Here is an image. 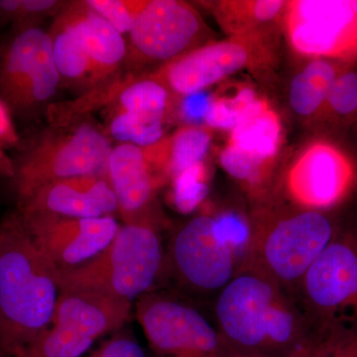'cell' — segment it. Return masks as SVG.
I'll list each match as a JSON object with an SVG mask.
<instances>
[{"label": "cell", "instance_id": "obj_1", "mask_svg": "<svg viewBox=\"0 0 357 357\" xmlns=\"http://www.w3.org/2000/svg\"><path fill=\"white\" fill-rule=\"evenodd\" d=\"M213 317L232 351L291 357L314 332L292 295L245 267L213 301Z\"/></svg>", "mask_w": 357, "mask_h": 357}, {"label": "cell", "instance_id": "obj_2", "mask_svg": "<svg viewBox=\"0 0 357 357\" xmlns=\"http://www.w3.org/2000/svg\"><path fill=\"white\" fill-rule=\"evenodd\" d=\"M58 269L39 250L20 218L0 225V354L14 357L50 325Z\"/></svg>", "mask_w": 357, "mask_h": 357}, {"label": "cell", "instance_id": "obj_3", "mask_svg": "<svg viewBox=\"0 0 357 357\" xmlns=\"http://www.w3.org/2000/svg\"><path fill=\"white\" fill-rule=\"evenodd\" d=\"M338 210L264 208L249 218L243 267L259 272L294 297L312 263L337 234Z\"/></svg>", "mask_w": 357, "mask_h": 357}, {"label": "cell", "instance_id": "obj_4", "mask_svg": "<svg viewBox=\"0 0 357 357\" xmlns=\"http://www.w3.org/2000/svg\"><path fill=\"white\" fill-rule=\"evenodd\" d=\"M248 234V220L236 213L196 215L171 236L167 269L189 292L213 302L243 266Z\"/></svg>", "mask_w": 357, "mask_h": 357}, {"label": "cell", "instance_id": "obj_5", "mask_svg": "<svg viewBox=\"0 0 357 357\" xmlns=\"http://www.w3.org/2000/svg\"><path fill=\"white\" fill-rule=\"evenodd\" d=\"M166 270L159 225H124L95 258L72 269L58 270L59 287L132 303L152 292Z\"/></svg>", "mask_w": 357, "mask_h": 357}, {"label": "cell", "instance_id": "obj_6", "mask_svg": "<svg viewBox=\"0 0 357 357\" xmlns=\"http://www.w3.org/2000/svg\"><path fill=\"white\" fill-rule=\"evenodd\" d=\"M314 331L357 333V218H342L333 241L294 295Z\"/></svg>", "mask_w": 357, "mask_h": 357}, {"label": "cell", "instance_id": "obj_7", "mask_svg": "<svg viewBox=\"0 0 357 357\" xmlns=\"http://www.w3.org/2000/svg\"><path fill=\"white\" fill-rule=\"evenodd\" d=\"M112 149L109 137L89 123L45 135L21 155L14 169L20 201L49 183L103 175Z\"/></svg>", "mask_w": 357, "mask_h": 357}, {"label": "cell", "instance_id": "obj_8", "mask_svg": "<svg viewBox=\"0 0 357 357\" xmlns=\"http://www.w3.org/2000/svg\"><path fill=\"white\" fill-rule=\"evenodd\" d=\"M131 305L100 294L60 291L50 325L14 357H81L98 338L124 325Z\"/></svg>", "mask_w": 357, "mask_h": 357}, {"label": "cell", "instance_id": "obj_9", "mask_svg": "<svg viewBox=\"0 0 357 357\" xmlns=\"http://www.w3.org/2000/svg\"><path fill=\"white\" fill-rule=\"evenodd\" d=\"M136 318L160 357L231 356L213 317L184 300L152 291L138 299Z\"/></svg>", "mask_w": 357, "mask_h": 357}, {"label": "cell", "instance_id": "obj_10", "mask_svg": "<svg viewBox=\"0 0 357 357\" xmlns=\"http://www.w3.org/2000/svg\"><path fill=\"white\" fill-rule=\"evenodd\" d=\"M199 11L180 0H145L128 33L124 64L161 66L210 42Z\"/></svg>", "mask_w": 357, "mask_h": 357}, {"label": "cell", "instance_id": "obj_11", "mask_svg": "<svg viewBox=\"0 0 357 357\" xmlns=\"http://www.w3.org/2000/svg\"><path fill=\"white\" fill-rule=\"evenodd\" d=\"M49 32L30 24L0 49V98L9 109L29 114L51 100L60 84Z\"/></svg>", "mask_w": 357, "mask_h": 357}, {"label": "cell", "instance_id": "obj_12", "mask_svg": "<svg viewBox=\"0 0 357 357\" xmlns=\"http://www.w3.org/2000/svg\"><path fill=\"white\" fill-rule=\"evenodd\" d=\"M270 41L229 37L210 41L150 73L174 98L206 91L241 70L266 68L273 60Z\"/></svg>", "mask_w": 357, "mask_h": 357}, {"label": "cell", "instance_id": "obj_13", "mask_svg": "<svg viewBox=\"0 0 357 357\" xmlns=\"http://www.w3.org/2000/svg\"><path fill=\"white\" fill-rule=\"evenodd\" d=\"M286 38L301 56L351 66L357 62V14L351 0L287 1Z\"/></svg>", "mask_w": 357, "mask_h": 357}, {"label": "cell", "instance_id": "obj_14", "mask_svg": "<svg viewBox=\"0 0 357 357\" xmlns=\"http://www.w3.org/2000/svg\"><path fill=\"white\" fill-rule=\"evenodd\" d=\"M284 185L298 208L340 210L356 192L357 164L333 141H312L289 167Z\"/></svg>", "mask_w": 357, "mask_h": 357}, {"label": "cell", "instance_id": "obj_15", "mask_svg": "<svg viewBox=\"0 0 357 357\" xmlns=\"http://www.w3.org/2000/svg\"><path fill=\"white\" fill-rule=\"evenodd\" d=\"M18 218L39 250L58 270L72 269L93 259L121 229L112 215L79 218L20 213Z\"/></svg>", "mask_w": 357, "mask_h": 357}, {"label": "cell", "instance_id": "obj_16", "mask_svg": "<svg viewBox=\"0 0 357 357\" xmlns=\"http://www.w3.org/2000/svg\"><path fill=\"white\" fill-rule=\"evenodd\" d=\"M117 211L119 203L105 174L49 183L20 201V213L95 218Z\"/></svg>", "mask_w": 357, "mask_h": 357}, {"label": "cell", "instance_id": "obj_17", "mask_svg": "<svg viewBox=\"0 0 357 357\" xmlns=\"http://www.w3.org/2000/svg\"><path fill=\"white\" fill-rule=\"evenodd\" d=\"M105 175L126 225H159L154 202L160 181L148 163L143 148L124 143L112 147Z\"/></svg>", "mask_w": 357, "mask_h": 357}, {"label": "cell", "instance_id": "obj_18", "mask_svg": "<svg viewBox=\"0 0 357 357\" xmlns=\"http://www.w3.org/2000/svg\"><path fill=\"white\" fill-rule=\"evenodd\" d=\"M68 9L88 54L91 65L89 82L93 86L102 84L126 63V40L86 2L70 4Z\"/></svg>", "mask_w": 357, "mask_h": 357}, {"label": "cell", "instance_id": "obj_19", "mask_svg": "<svg viewBox=\"0 0 357 357\" xmlns=\"http://www.w3.org/2000/svg\"><path fill=\"white\" fill-rule=\"evenodd\" d=\"M204 126H183L153 146L143 148L148 163L161 181L173 180L190 167L204 161L213 132Z\"/></svg>", "mask_w": 357, "mask_h": 357}, {"label": "cell", "instance_id": "obj_20", "mask_svg": "<svg viewBox=\"0 0 357 357\" xmlns=\"http://www.w3.org/2000/svg\"><path fill=\"white\" fill-rule=\"evenodd\" d=\"M287 1H220L213 6L218 24L229 37L270 41V28L283 21Z\"/></svg>", "mask_w": 357, "mask_h": 357}, {"label": "cell", "instance_id": "obj_21", "mask_svg": "<svg viewBox=\"0 0 357 357\" xmlns=\"http://www.w3.org/2000/svg\"><path fill=\"white\" fill-rule=\"evenodd\" d=\"M344 67L347 65L328 59H311L291 82L289 102L293 112L303 117H318Z\"/></svg>", "mask_w": 357, "mask_h": 357}, {"label": "cell", "instance_id": "obj_22", "mask_svg": "<svg viewBox=\"0 0 357 357\" xmlns=\"http://www.w3.org/2000/svg\"><path fill=\"white\" fill-rule=\"evenodd\" d=\"M283 141L280 116L268 105L229 132L227 144L267 162L276 163Z\"/></svg>", "mask_w": 357, "mask_h": 357}, {"label": "cell", "instance_id": "obj_23", "mask_svg": "<svg viewBox=\"0 0 357 357\" xmlns=\"http://www.w3.org/2000/svg\"><path fill=\"white\" fill-rule=\"evenodd\" d=\"M49 34L54 61L61 77L72 81L89 77L88 54L68 7L59 14Z\"/></svg>", "mask_w": 357, "mask_h": 357}, {"label": "cell", "instance_id": "obj_24", "mask_svg": "<svg viewBox=\"0 0 357 357\" xmlns=\"http://www.w3.org/2000/svg\"><path fill=\"white\" fill-rule=\"evenodd\" d=\"M269 102L258 95L252 86L238 84L220 93H213L210 110L206 119L211 130L230 131L265 109Z\"/></svg>", "mask_w": 357, "mask_h": 357}, {"label": "cell", "instance_id": "obj_25", "mask_svg": "<svg viewBox=\"0 0 357 357\" xmlns=\"http://www.w3.org/2000/svg\"><path fill=\"white\" fill-rule=\"evenodd\" d=\"M167 114L114 112L109 133L124 144L145 148L153 146L166 137Z\"/></svg>", "mask_w": 357, "mask_h": 357}, {"label": "cell", "instance_id": "obj_26", "mask_svg": "<svg viewBox=\"0 0 357 357\" xmlns=\"http://www.w3.org/2000/svg\"><path fill=\"white\" fill-rule=\"evenodd\" d=\"M218 159L223 170L230 177L255 194L264 192L274 170L273 164L256 158L227 143Z\"/></svg>", "mask_w": 357, "mask_h": 357}, {"label": "cell", "instance_id": "obj_27", "mask_svg": "<svg viewBox=\"0 0 357 357\" xmlns=\"http://www.w3.org/2000/svg\"><path fill=\"white\" fill-rule=\"evenodd\" d=\"M319 116L332 123L357 121V70L347 68L338 75Z\"/></svg>", "mask_w": 357, "mask_h": 357}, {"label": "cell", "instance_id": "obj_28", "mask_svg": "<svg viewBox=\"0 0 357 357\" xmlns=\"http://www.w3.org/2000/svg\"><path fill=\"white\" fill-rule=\"evenodd\" d=\"M208 170L204 162L190 167L173 178L174 199L182 211H192L208 192Z\"/></svg>", "mask_w": 357, "mask_h": 357}, {"label": "cell", "instance_id": "obj_29", "mask_svg": "<svg viewBox=\"0 0 357 357\" xmlns=\"http://www.w3.org/2000/svg\"><path fill=\"white\" fill-rule=\"evenodd\" d=\"M121 35L128 34L145 0H88L84 1Z\"/></svg>", "mask_w": 357, "mask_h": 357}, {"label": "cell", "instance_id": "obj_30", "mask_svg": "<svg viewBox=\"0 0 357 357\" xmlns=\"http://www.w3.org/2000/svg\"><path fill=\"white\" fill-rule=\"evenodd\" d=\"M347 333L314 331L291 357H335L340 340Z\"/></svg>", "mask_w": 357, "mask_h": 357}, {"label": "cell", "instance_id": "obj_31", "mask_svg": "<svg viewBox=\"0 0 357 357\" xmlns=\"http://www.w3.org/2000/svg\"><path fill=\"white\" fill-rule=\"evenodd\" d=\"M178 115L185 122V126H206V119L210 110L213 93L199 91L180 98Z\"/></svg>", "mask_w": 357, "mask_h": 357}, {"label": "cell", "instance_id": "obj_32", "mask_svg": "<svg viewBox=\"0 0 357 357\" xmlns=\"http://www.w3.org/2000/svg\"><path fill=\"white\" fill-rule=\"evenodd\" d=\"M88 357H146L140 344L126 333H116Z\"/></svg>", "mask_w": 357, "mask_h": 357}, {"label": "cell", "instance_id": "obj_33", "mask_svg": "<svg viewBox=\"0 0 357 357\" xmlns=\"http://www.w3.org/2000/svg\"><path fill=\"white\" fill-rule=\"evenodd\" d=\"M61 2L54 0H22L21 20H29L34 16L51 13Z\"/></svg>", "mask_w": 357, "mask_h": 357}, {"label": "cell", "instance_id": "obj_34", "mask_svg": "<svg viewBox=\"0 0 357 357\" xmlns=\"http://www.w3.org/2000/svg\"><path fill=\"white\" fill-rule=\"evenodd\" d=\"M16 140L13 121H11L10 109L6 103L0 98V147L2 145L13 143ZM1 159V152H0Z\"/></svg>", "mask_w": 357, "mask_h": 357}, {"label": "cell", "instance_id": "obj_35", "mask_svg": "<svg viewBox=\"0 0 357 357\" xmlns=\"http://www.w3.org/2000/svg\"><path fill=\"white\" fill-rule=\"evenodd\" d=\"M335 357H357V333H347L342 337Z\"/></svg>", "mask_w": 357, "mask_h": 357}, {"label": "cell", "instance_id": "obj_36", "mask_svg": "<svg viewBox=\"0 0 357 357\" xmlns=\"http://www.w3.org/2000/svg\"><path fill=\"white\" fill-rule=\"evenodd\" d=\"M230 357H273V356H263V354H248V352L232 351L231 356H230Z\"/></svg>", "mask_w": 357, "mask_h": 357}, {"label": "cell", "instance_id": "obj_37", "mask_svg": "<svg viewBox=\"0 0 357 357\" xmlns=\"http://www.w3.org/2000/svg\"><path fill=\"white\" fill-rule=\"evenodd\" d=\"M352 7H354V10L357 14V0H351Z\"/></svg>", "mask_w": 357, "mask_h": 357}, {"label": "cell", "instance_id": "obj_38", "mask_svg": "<svg viewBox=\"0 0 357 357\" xmlns=\"http://www.w3.org/2000/svg\"><path fill=\"white\" fill-rule=\"evenodd\" d=\"M356 189H357V188H356ZM354 217H356L357 218V215H354Z\"/></svg>", "mask_w": 357, "mask_h": 357}, {"label": "cell", "instance_id": "obj_39", "mask_svg": "<svg viewBox=\"0 0 357 357\" xmlns=\"http://www.w3.org/2000/svg\"><path fill=\"white\" fill-rule=\"evenodd\" d=\"M0 357H2L1 354H0Z\"/></svg>", "mask_w": 357, "mask_h": 357}]
</instances>
